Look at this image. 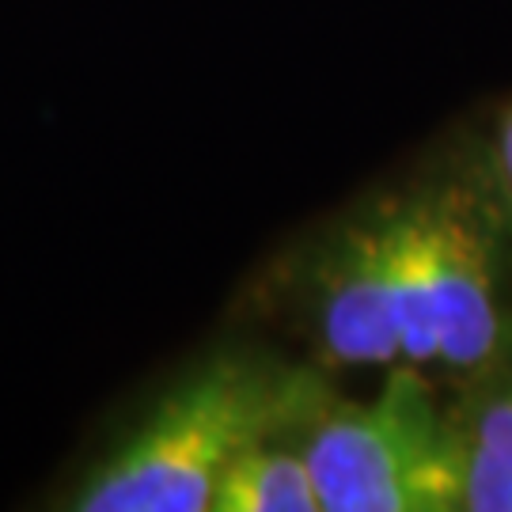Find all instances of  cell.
<instances>
[{
    "instance_id": "5b68a950",
    "label": "cell",
    "mask_w": 512,
    "mask_h": 512,
    "mask_svg": "<svg viewBox=\"0 0 512 512\" xmlns=\"http://www.w3.org/2000/svg\"><path fill=\"white\" fill-rule=\"evenodd\" d=\"M213 512H319V494L296 433L247 448L220 482Z\"/></svg>"
},
{
    "instance_id": "6da1fadb",
    "label": "cell",
    "mask_w": 512,
    "mask_h": 512,
    "mask_svg": "<svg viewBox=\"0 0 512 512\" xmlns=\"http://www.w3.org/2000/svg\"><path fill=\"white\" fill-rule=\"evenodd\" d=\"M239 304L338 384L414 368L452 391L512 342V239L444 145L293 232Z\"/></svg>"
},
{
    "instance_id": "8992f818",
    "label": "cell",
    "mask_w": 512,
    "mask_h": 512,
    "mask_svg": "<svg viewBox=\"0 0 512 512\" xmlns=\"http://www.w3.org/2000/svg\"><path fill=\"white\" fill-rule=\"evenodd\" d=\"M452 148L512 239V95L486 110V118L456 137Z\"/></svg>"
},
{
    "instance_id": "7a4b0ae2",
    "label": "cell",
    "mask_w": 512,
    "mask_h": 512,
    "mask_svg": "<svg viewBox=\"0 0 512 512\" xmlns=\"http://www.w3.org/2000/svg\"><path fill=\"white\" fill-rule=\"evenodd\" d=\"M338 380L236 323L160 376L42 501L57 512H213L228 467L296 433Z\"/></svg>"
},
{
    "instance_id": "3957f363",
    "label": "cell",
    "mask_w": 512,
    "mask_h": 512,
    "mask_svg": "<svg viewBox=\"0 0 512 512\" xmlns=\"http://www.w3.org/2000/svg\"><path fill=\"white\" fill-rule=\"evenodd\" d=\"M296 444L319 512H459V452L448 391L414 368L376 376L368 395L330 387Z\"/></svg>"
},
{
    "instance_id": "277c9868",
    "label": "cell",
    "mask_w": 512,
    "mask_h": 512,
    "mask_svg": "<svg viewBox=\"0 0 512 512\" xmlns=\"http://www.w3.org/2000/svg\"><path fill=\"white\" fill-rule=\"evenodd\" d=\"M459 452V512H512V342L448 391Z\"/></svg>"
}]
</instances>
